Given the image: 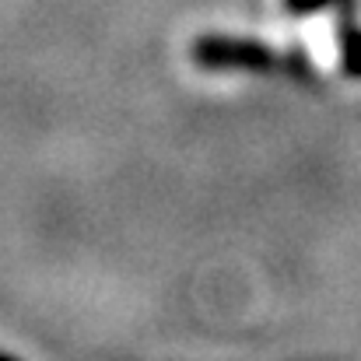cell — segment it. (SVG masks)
<instances>
[{
    "instance_id": "6da1fadb",
    "label": "cell",
    "mask_w": 361,
    "mask_h": 361,
    "mask_svg": "<svg viewBox=\"0 0 361 361\" xmlns=\"http://www.w3.org/2000/svg\"><path fill=\"white\" fill-rule=\"evenodd\" d=\"M0 361H11V358H0Z\"/></svg>"
}]
</instances>
